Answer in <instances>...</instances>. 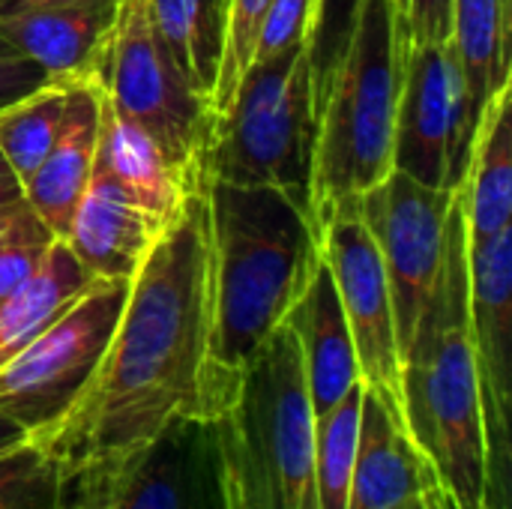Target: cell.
<instances>
[{
    "mask_svg": "<svg viewBox=\"0 0 512 509\" xmlns=\"http://www.w3.org/2000/svg\"><path fill=\"white\" fill-rule=\"evenodd\" d=\"M207 222L192 189L135 270L111 342L63 423L36 447L54 468L123 453L177 417H201Z\"/></svg>",
    "mask_w": 512,
    "mask_h": 509,
    "instance_id": "1",
    "label": "cell"
},
{
    "mask_svg": "<svg viewBox=\"0 0 512 509\" xmlns=\"http://www.w3.org/2000/svg\"><path fill=\"white\" fill-rule=\"evenodd\" d=\"M207 222V354L201 420L216 414L249 360L315 279L321 228L273 186L201 180Z\"/></svg>",
    "mask_w": 512,
    "mask_h": 509,
    "instance_id": "2",
    "label": "cell"
},
{
    "mask_svg": "<svg viewBox=\"0 0 512 509\" xmlns=\"http://www.w3.org/2000/svg\"><path fill=\"white\" fill-rule=\"evenodd\" d=\"M468 288V228L459 189L432 294L402 351V420L453 507L489 509V453Z\"/></svg>",
    "mask_w": 512,
    "mask_h": 509,
    "instance_id": "3",
    "label": "cell"
},
{
    "mask_svg": "<svg viewBox=\"0 0 512 509\" xmlns=\"http://www.w3.org/2000/svg\"><path fill=\"white\" fill-rule=\"evenodd\" d=\"M207 426L225 509H318L315 414L288 324L249 360Z\"/></svg>",
    "mask_w": 512,
    "mask_h": 509,
    "instance_id": "4",
    "label": "cell"
},
{
    "mask_svg": "<svg viewBox=\"0 0 512 509\" xmlns=\"http://www.w3.org/2000/svg\"><path fill=\"white\" fill-rule=\"evenodd\" d=\"M405 66V21L396 0H360L354 33L318 111L315 222L351 204L393 171L396 108Z\"/></svg>",
    "mask_w": 512,
    "mask_h": 509,
    "instance_id": "5",
    "label": "cell"
},
{
    "mask_svg": "<svg viewBox=\"0 0 512 509\" xmlns=\"http://www.w3.org/2000/svg\"><path fill=\"white\" fill-rule=\"evenodd\" d=\"M318 108L306 42L252 60L231 105L216 117L201 156V180L273 186L315 219Z\"/></svg>",
    "mask_w": 512,
    "mask_h": 509,
    "instance_id": "6",
    "label": "cell"
},
{
    "mask_svg": "<svg viewBox=\"0 0 512 509\" xmlns=\"http://www.w3.org/2000/svg\"><path fill=\"white\" fill-rule=\"evenodd\" d=\"M96 84L120 117L135 120L156 138L183 183L198 189L201 156L216 117L162 42L147 0H120Z\"/></svg>",
    "mask_w": 512,
    "mask_h": 509,
    "instance_id": "7",
    "label": "cell"
},
{
    "mask_svg": "<svg viewBox=\"0 0 512 509\" xmlns=\"http://www.w3.org/2000/svg\"><path fill=\"white\" fill-rule=\"evenodd\" d=\"M51 509H225L207 420L177 417L147 444L57 468Z\"/></svg>",
    "mask_w": 512,
    "mask_h": 509,
    "instance_id": "8",
    "label": "cell"
},
{
    "mask_svg": "<svg viewBox=\"0 0 512 509\" xmlns=\"http://www.w3.org/2000/svg\"><path fill=\"white\" fill-rule=\"evenodd\" d=\"M129 279H96L54 324L0 366V414L33 444L45 441L78 402L117 327Z\"/></svg>",
    "mask_w": 512,
    "mask_h": 509,
    "instance_id": "9",
    "label": "cell"
},
{
    "mask_svg": "<svg viewBox=\"0 0 512 509\" xmlns=\"http://www.w3.org/2000/svg\"><path fill=\"white\" fill-rule=\"evenodd\" d=\"M474 132L456 51L447 42L408 45L393 135V171L429 189L459 192L471 165Z\"/></svg>",
    "mask_w": 512,
    "mask_h": 509,
    "instance_id": "10",
    "label": "cell"
},
{
    "mask_svg": "<svg viewBox=\"0 0 512 509\" xmlns=\"http://www.w3.org/2000/svg\"><path fill=\"white\" fill-rule=\"evenodd\" d=\"M453 201L456 192L429 189L402 171H390L378 186L354 201L387 273L399 360L432 294L444 258Z\"/></svg>",
    "mask_w": 512,
    "mask_h": 509,
    "instance_id": "11",
    "label": "cell"
},
{
    "mask_svg": "<svg viewBox=\"0 0 512 509\" xmlns=\"http://www.w3.org/2000/svg\"><path fill=\"white\" fill-rule=\"evenodd\" d=\"M321 255L351 327L360 381L402 417V360L390 285L378 246L354 201L333 207L321 219Z\"/></svg>",
    "mask_w": 512,
    "mask_h": 509,
    "instance_id": "12",
    "label": "cell"
},
{
    "mask_svg": "<svg viewBox=\"0 0 512 509\" xmlns=\"http://www.w3.org/2000/svg\"><path fill=\"white\" fill-rule=\"evenodd\" d=\"M468 285L471 345L489 453V509H507L512 399V228H504L486 243L468 246Z\"/></svg>",
    "mask_w": 512,
    "mask_h": 509,
    "instance_id": "13",
    "label": "cell"
},
{
    "mask_svg": "<svg viewBox=\"0 0 512 509\" xmlns=\"http://www.w3.org/2000/svg\"><path fill=\"white\" fill-rule=\"evenodd\" d=\"M120 0H78L66 6L27 9L0 18V36L33 66L48 84L96 81Z\"/></svg>",
    "mask_w": 512,
    "mask_h": 509,
    "instance_id": "14",
    "label": "cell"
},
{
    "mask_svg": "<svg viewBox=\"0 0 512 509\" xmlns=\"http://www.w3.org/2000/svg\"><path fill=\"white\" fill-rule=\"evenodd\" d=\"M162 228L165 222L141 210L114 180L93 168L63 243L96 279H132Z\"/></svg>",
    "mask_w": 512,
    "mask_h": 509,
    "instance_id": "15",
    "label": "cell"
},
{
    "mask_svg": "<svg viewBox=\"0 0 512 509\" xmlns=\"http://www.w3.org/2000/svg\"><path fill=\"white\" fill-rule=\"evenodd\" d=\"M99 84L75 81L66 93V114L54 147L39 162V168L21 183L27 207L45 222V228L63 240L72 213L96 168L99 141Z\"/></svg>",
    "mask_w": 512,
    "mask_h": 509,
    "instance_id": "16",
    "label": "cell"
},
{
    "mask_svg": "<svg viewBox=\"0 0 512 509\" xmlns=\"http://www.w3.org/2000/svg\"><path fill=\"white\" fill-rule=\"evenodd\" d=\"M438 477L408 438L405 420L363 387L348 509H396Z\"/></svg>",
    "mask_w": 512,
    "mask_h": 509,
    "instance_id": "17",
    "label": "cell"
},
{
    "mask_svg": "<svg viewBox=\"0 0 512 509\" xmlns=\"http://www.w3.org/2000/svg\"><path fill=\"white\" fill-rule=\"evenodd\" d=\"M285 324L300 345L312 414L321 417L333 405H339L354 384H360L351 327L345 321L333 276L324 261L303 297L288 312Z\"/></svg>",
    "mask_w": 512,
    "mask_h": 509,
    "instance_id": "18",
    "label": "cell"
},
{
    "mask_svg": "<svg viewBox=\"0 0 512 509\" xmlns=\"http://www.w3.org/2000/svg\"><path fill=\"white\" fill-rule=\"evenodd\" d=\"M96 171L114 180L141 210L159 222H171L192 192L183 177L171 168L156 138L129 117H120L105 93L99 96V141Z\"/></svg>",
    "mask_w": 512,
    "mask_h": 509,
    "instance_id": "19",
    "label": "cell"
},
{
    "mask_svg": "<svg viewBox=\"0 0 512 509\" xmlns=\"http://www.w3.org/2000/svg\"><path fill=\"white\" fill-rule=\"evenodd\" d=\"M512 0H453L450 45L456 51L468 126L477 135L486 105L512 87Z\"/></svg>",
    "mask_w": 512,
    "mask_h": 509,
    "instance_id": "20",
    "label": "cell"
},
{
    "mask_svg": "<svg viewBox=\"0 0 512 509\" xmlns=\"http://www.w3.org/2000/svg\"><path fill=\"white\" fill-rule=\"evenodd\" d=\"M512 87L501 90L483 111L474 135L471 165L462 183L468 246L486 243L512 228Z\"/></svg>",
    "mask_w": 512,
    "mask_h": 509,
    "instance_id": "21",
    "label": "cell"
},
{
    "mask_svg": "<svg viewBox=\"0 0 512 509\" xmlns=\"http://www.w3.org/2000/svg\"><path fill=\"white\" fill-rule=\"evenodd\" d=\"M93 282L96 276L75 258V252L63 240H54L42 267L0 303V366L54 324Z\"/></svg>",
    "mask_w": 512,
    "mask_h": 509,
    "instance_id": "22",
    "label": "cell"
},
{
    "mask_svg": "<svg viewBox=\"0 0 512 509\" xmlns=\"http://www.w3.org/2000/svg\"><path fill=\"white\" fill-rule=\"evenodd\" d=\"M147 12L186 81L213 102L225 48L228 0H147Z\"/></svg>",
    "mask_w": 512,
    "mask_h": 509,
    "instance_id": "23",
    "label": "cell"
},
{
    "mask_svg": "<svg viewBox=\"0 0 512 509\" xmlns=\"http://www.w3.org/2000/svg\"><path fill=\"white\" fill-rule=\"evenodd\" d=\"M66 93L69 84H42L0 108V153L21 183L54 147L66 114Z\"/></svg>",
    "mask_w": 512,
    "mask_h": 509,
    "instance_id": "24",
    "label": "cell"
},
{
    "mask_svg": "<svg viewBox=\"0 0 512 509\" xmlns=\"http://www.w3.org/2000/svg\"><path fill=\"white\" fill-rule=\"evenodd\" d=\"M363 381L339 405L315 417V498L318 509H348V489L357 453Z\"/></svg>",
    "mask_w": 512,
    "mask_h": 509,
    "instance_id": "25",
    "label": "cell"
},
{
    "mask_svg": "<svg viewBox=\"0 0 512 509\" xmlns=\"http://www.w3.org/2000/svg\"><path fill=\"white\" fill-rule=\"evenodd\" d=\"M357 12H360V0H315L306 54H309L312 93H315L318 111H321V105L330 93V84L342 66V57L348 51Z\"/></svg>",
    "mask_w": 512,
    "mask_h": 509,
    "instance_id": "26",
    "label": "cell"
},
{
    "mask_svg": "<svg viewBox=\"0 0 512 509\" xmlns=\"http://www.w3.org/2000/svg\"><path fill=\"white\" fill-rule=\"evenodd\" d=\"M267 9H270V0H228V27H225L222 66H219V81H216L213 102H210L213 117H219L231 105L234 90H237L240 78L246 75Z\"/></svg>",
    "mask_w": 512,
    "mask_h": 509,
    "instance_id": "27",
    "label": "cell"
},
{
    "mask_svg": "<svg viewBox=\"0 0 512 509\" xmlns=\"http://www.w3.org/2000/svg\"><path fill=\"white\" fill-rule=\"evenodd\" d=\"M57 468L30 441L0 459V509H51Z\"/></svg>",
    "mask_w": 512,
    "mask_h": 509,
    "instance_id": "28",
    "label": "cell"
},
{
    "mask_svg": "<svg viewBox=\"0 0 512 509\" xmlns=\"http://www.w3.org/2000/svg\"><path fill=\"white\" fill-rule=\"evenodd\" d=\"M54 240L57 237L30 207L15 216V222L0 234V303L42 267Z\"/></svg>",
    "mask_w": 512,
    "mask_h": 509,
    "instance_id": "29",
    "label": "cell"
},
{
    "mask_svg": "<svg viewBox=\"0 0 512 509\" xmlns=\"http://www.w3.org/2000/svg\"><path fill=\"white\" fill-rule=\"evenodd\" d=\"M312 12H315V0H270L252 60H264L297 42H306L312 27Z\"/></svg>",
    "mask_w": 512,
    "mask_h": 509,
    "instance_id": "30",
    "label": "cell"
},
{
    "mask_svg": "<svg viewBox=\"0 0 512 509\" xmlns=\"http://www.w3.org/2000/svg\"><path fill=\"white\" fill-rule=\"evenodd\" d=\"M450 27H453V0H408L405 3V48L447 42Z\"/></svg>",
    "mask_w": 512,
    "mask_h": 509,
    "instance_id": "31",
    "label": "cell"
},
{
    "mask_svg": "<svg viewBox=\"0 0 512 509\" xmlns=\"http://www.w3.org/2000/svg\"><path fill=\"white\" fill-rule=\"evenodd\" d=\"M48 84L39 66H33L27 57H21L3 36H0V108L39 90Z\"/></svg>",
    "mask_w": 512,
    "mask_h": 509,
    "instance_id": "32",
    "label": "cell"
},
{
    "mask_svg": "<svg viewBox=\"0 0 512 509\" xmlns=\"http://www.w3.org/2000/svg\"><path fill=\"white\" fill-rule=\"evenodd\" d=\"M396 509H456V507H453V501L447 498V492L441 489V483H435V486L423 489L420 495H414V498L402 501Z\"/></svg>",
    "mask_w": 512,
    "mask_h": 509,
    "instance_id": "33",
    "label": "cell"
},
{
    "mask_svg": "<svg viewBox=\"0 0 512 509\" xmlns=\"http://www.w3.org/2000/svg\"><path fill=\"white\" fill-rule=\"evenodd\" d=\"M24 444H30V435L15 420H9V417L0 414V459L9 456V453H15Z\"/></svg>",
    "mask_w": 512,
    "mask_h": 509,
    "instance_id": "34",
    "label": "cell"
},
{
    "mask_svg": "<svg viewBox=\"0 0 512 509\" xmlns=\"http://www.w3.org/2000/svg\"><path fill=\"white\" fill-rule=\"evenodd\" d=\"M21 180L15 177V171L9 168V162L3 159L0 153V204H12V201H21Z\"/></svg>",
    "mask_w": 512,
    "mask_h": 509,
    "instance_id": "35",
    "label": "cell"
},
{
    "mask_svg": "<svg viewBox=\"0 0 512 509\" xmlns=\"http://www.w3.org/2000/svg\"><path fill=\"white\" fill-rule=\"evenodd\" d=\"M66 3H78V0H0V18H6V15H18V12H27V9L66 6Z\"/></svg>",
    "mask_w": 512,
    "mask_h": 509,
    "instance_id": "36",
    "label": "cell"
},
{
    "mask_svg": "<svg viewBox=\"0 0 512 509\" xmlns=\"http://www.w3.org/2000/svg\"><path fill=\"white\" fill-rule=\"evenodd\" d=\"M27 207V201L21 198V201H12V204H0V234L15 222V216L21 213Z\"/></svg>",
    "mask_w": 512,
    "mask_h": 509,
    "instance_id": "37",
    "label": "cell"
},
{
    "mask_svg": "<svg viewBox=\"0 0 512 509\" xmlns=\"http://www.w3.org/2000/svg\"><path fill=\"white\" fill-rule=\"evenodd\" d=\"M405 3H408V0H396V6H399V15H402V21H405Z\"/></svg>",
    "mask_w": 512,
    "mask_h": 509,
    "instance_id": "38",
    "label": "cell"
}]
</instances>
